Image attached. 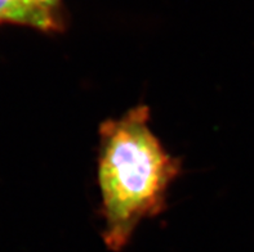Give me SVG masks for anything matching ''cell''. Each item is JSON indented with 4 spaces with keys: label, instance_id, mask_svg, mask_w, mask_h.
<instances>
[{
    "label": "cell",
    "instance_id": "cell-3",
    "mask_svg": "<svg viewBox=\"0 0 254 252\" xmlns=\"http://www.w3.org/2000/svg\"><path fill=\"white\" fill-rule=\"evenodd\" d=\"M30 1L52 10H60L58 6H60V3H61V0H30Z\"/></svg>",
    "mask_w": 254,
    "mask_h": 252
},
{
    "label": "cell",
    "instance_id": "cell-1",
    "mask_svg": "<svg viewBox=\"0 0 254 252\" xmlns=\"http://www.w3.org/2000/svg\"><path fill=\"white\" fill-rule=\"evenodd\" d=\"M148 121L147 105H137L100 128L102 240L110 251L126 249L138 224L164 210L168 189L181 172L180 161L165 151Z\"/></svg>",
    "mask_w": 254,
    "mask_h": 252
},
{
    "label": "cell",
    "instance_id": "cell-2",
    "mask_svg": "<svg viewBox=\"0 0 254 252\" xmlns=\"http://www.w3.org/2000/svg\"><path fill=\"white\" fill-rule=\"evenodd\" d=\"M0 23L29 26L40 31H60L64 26L60 10L47 9L30 0H0Z\"/></svg>",
    "mask_w": 254,
    "mask_h": 252
}]
</instances>
